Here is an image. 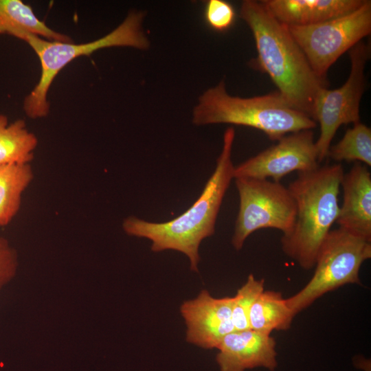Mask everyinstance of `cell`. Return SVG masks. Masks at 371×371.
<instances>
[{
  "label": "cell",
  "instance_id": "cell-1",
  "mask_svg": "<svg viewBox=\"0 0 371 371\" xmlns=\"http://www.w3.org/2000/svg\"><path fill=\"white\" fill-rule=\"evenodd\" d=\"M240 17L255 40L258 56L252 65L268 74L291 105L313 119L315 97L327 87L326 80L315 74L286 25L261 1H243Z\"/></svg>",
  "mask_w": 371,
  "mask_h": 371
},
{
  "label": "cell",
  "instance_id": "cell-2",
  "mask_svg": "<svg viewBox=\"0 0 371 371\" xmlns=\"http://www.w3.org/2000/svg\"><path fill=\"white\" fill-rule=\"evenodd\" d=\"M234 137V128L228 127L223 135L222 150L214 172L198 199L186 212L164 223L129 216L123 222L124 231L129 236L150 240L154 252L171 249L184 254L189 258L190 269L198 272L199 245L204 238L214 234L223 199L234 179L232 160Z\"/></svg>",
  "mask_w": 371,
  "mask_h": 371
},
{
  "label": "cell",
  "instance_id": "cell-3",
  "mask_svg": "<svg viewBox=\"0 0 371 371\" xmlns=\"http://www.w3.org/2000/svg\"><path fill=\"white\" fill-rule=\"evenodd\" d=\"M344 174L341 164L319 166L298 172L287 187L295 201L296 217L291 231L282 235L281 246L303 269L314 267L319 249L337 221Z\"/></svg>",
  "mask_w": 371,
  "mask_h": 371
},
{
  "label": "cell",
  "instance_id": "cell-4",
  "mask_svg": "<svg viewBox=\"0 0 371 371\" xmlns=\"http://www.w3.org/2000/svg\"><path fill=\"white\" fill-rule=\"evenodd\" d=\"M195 125L231 124L260 130L271 140L303 130H313L317 123L291 105L277 91L251 98L227 93L224 80L207 90L193 111Z\"/></svg>",
  "mask_w": 371,
  "mask_h": 371
},
{
  "label": "cell",
  "instance_id": "cell-5",
  "mask_svg": "<svg viewBox=\"0 0 371 371\" xmlns=\"http://www.w3.org/2000/svg\"><path fill=\"white\" fill-rule=\"evenodd\" d=\"M144 14L131 12L115 30L95 41L74 44L72 42L49 41L30 35L27 43L38 56L41 63V78L31 93L26 96L23 109L32 119L45 117L49 110L47 101L49 89L57 74L68 63L81 56H89L95 51L111 47H132L146 49L150 45L142 30Z\"/></svg>",
  "mask_w": 371,
  "mask_h": 371
},
{
  "label": "cell",
  "instance_id": "cell-6",
  "mask_svg": "<svg viewBox=\"0 0 371 371\" xmlns=\"http://www.w3.org/2000/svg\"><path fill=\"white\" fill-rule=\"evenodd\" d=\"M371 258V242L340 228L331 229L317 254L308 283L286 302L295 316L328 292L347 284H361L359 270Z\"/></svg>",
  "mask_w": 371,
  "mask_h": 371
},
{
  "label": "cell",
  "instance_id": "cell-7",
  "mask_svg": "<svg viewBox=\"0 0 371 371\" xmlns=\"http://www.w3.org/2000/svg\"><path fill=\"white\" fill-rule=\"evenodd\" d=\"M239 195V210L232 238L240 250L255 231L276 229L282 235L289 233L295 223L296 207L288 188L269 179L235 178Z\"/></svg>",
  "mask_w": 371,
  "mask_h": 371
},
{
  "label": "cell",
  "instance_id": "cell-8",
  "mask_svg": "<svg viewBox=\"0 0 371 371\" xmlns=\"http://www.w3.org/2000/svg\"><path fill=\"white\" fill-rule=\"evenodd\" d=\"M306 56L312 69L326 79L331 65L371 32V1L356 10L311 25H286Z\"/></svg>",
  "mask_w": 371,
  "mask_h": 371
},
{
  "label": "cell",
  "instance_id": "cell-9",
  "mask_svg": "<svg viewBox=\"0 0 371 371\" xmlns=\"http://www.w3.org/2000/svg\"><path fill=\"white\" fill-rule=\"evenodd\" d=\"M370 55V45L359 42L349 50L350 71L339 88H322L317 93L313 119L319 124L315 145L318 162L326 157L330 143L340 126L360 122L359 106L365 90V67Z\"/></svg>",
  "mask_w": 371,
  "mask_h": 371
},
{
  "label": "cell",
  "instance_id": "cell-10",
  "mask_svg": "<svg viewBox=\"0 0 371 371\" xmlns=\"http://www.w3.org/2000/svg\"><path fill=\"white\" fill-rule=\"evenodd\" d=\"M319 166L313 130L289 133L258 155L234 166L235 178L272 179L280 182L293 171L304 172Z\"/></svg>",
  "mask_w": 371,
  "mask_h": 371
},
{
  "label": "cell",
  "instance_id": "cell-11",
  "mask_svg": "<svg viewBox=\"0 0 371 371\" xmlns=\"http://www.w3.org/2000/svg\"><path fill=\"white\" fill-rule=\"evenodd\" d=\"M234 297H214L202 290L183 302L180 313L186 325V341L205 349L216 348L224 337L235 330L232 322Z\"/></svg>",
  "mask_w": 371,
  "mask_h": 371
},
{
  "label": "cell",
  "instance_id": "cell-12",
  "mask_svg": "<svg viewBox=\"0 0 371 371\" xmlns=\"http://www.w3.org/2000/svg\"><path fill=\"white\" fill-rule=\"evenodd\" d=\"M276 340L251 328L234 330L217 346L216 360L221 371H245L263 368L274 371L278 366Z\"/></svg>",
  "mask_w": 371,
  "mask_h": 371
},
{
  "label": "cell",
  "instance_id": "cell-13",
  "mask_svg": "<svg viewBox=\"0 0 371 371\" xmlns=\"http://www.w3.org/2000/svg\"><path fill=\"white\" fill-rule=\"evenodd\" d=\"M341 187L343 202L336 223L339 228L371 242V174L357 162L344 173Z\"/></svg>",
  "mask_w": 371,
  "mask_h": 371
},
{
  "label": "cell",
  "instance_id": "cell-14",
  "mask_svg": "<svg viewBox=\"0 0 371 371\" xmlns=\"http://www.w3.org/2000/svg\"><path fill=\"white\" fill-rule=\"evenodd\" d=\"M271 14L286 25H311L348 14L364 0H265Z\"/></svg>",
  "mask_w": 371,
  "mask_h": 371
},
{
  "label": "cell",
  "instance_id": "cell-15",
  "mask_svg": "<svg viewBox=\"0 0 371 371\" xmlns=\"http://www.w3.org/2000/svg\"><path fill=\"white\" fill-rule=\"evenodd\" d=\"M0 34L23 41L34 35L49 41L72 42L67 35L49 28L36 17L30 5L21 0H0Z\"/></svg>",
  "mask_w": 371,
  "mask_h": 371
},
{
  "label": "cell",
  "instance_id": "cell-16",
  "mask_svg": "<svg viewBox=\"0 0 371 371\" xmlns=\"http://www.w3.org/2000/svg\"><path fill=\"white\" fill-rule=\"evenodd\" d=\"M294 317L286 299L280 292L264 290L250 309L249 327L259 333L270 335L273 330H288Z\"/></svg>",
  "mask_w": 371,
  "mask_h": 371
},
{
  "label": "cell",
  "instance_id": "cell-17",
  "mask_svg": "<svg viewBox=\"0 0 371 371\" xmlns=\"http://www.w3.org/2000/svg\"><path fill=\"white\" fill-rule=\"evenodd\" d=\"M33 178L30 164L0 166V227L9 224L18 213L22 194Z\"/></svg>",
  "mask_w": 371,
  "mask_h": 371
},
{
  "label": "cell",
  "instance_id": "cell-18",
  "mask_svg": "<svg viewBox=\"0 0 371 371\" xmlns=\"http://www.w3.org/2000/svg\"><path fill=\"white\" fill-rule=\"evenodd\" d=\"M38 144L36 136L29 131L23 120L9 124L0 114V166L11 164H30Z\"/></svg>",
  "mask_w": 371,
  "mask_h": 371
},
{
  "label": "cell",
  "instance_id": "cell-19",
  "mask_svg": "<svg viewBox=\"0 0 371 371\" xmlns=\"http://www.w3.org/2000/svg\"><path fill=\"white\" fill-rule=\"evenodd\" d=\"M327 157L336 161H357L371 166V129L360 122L353 124L342 139L330 146Z\"/></svg>",
  "mask_w": 371,
  "mask_h": 371
},
{
  "label": "cell",
  "instance_id": "cell-20",
  "mask_svg": "<svg viewBox=\"0 0 371 371\" xmlns=\"http://www.w3.org/2000/svg\"><path fill=\"white\" fill-rule=\"evenodd\" d=\"M265 280L256 279L253 274H249L245 283L238 289L234 296L232 307V322L235 330L249 329V315L250 309L265 290Z\"/></svg>",
  "mask_w": 371,
  "mask_h": 371
},
{
  "label": "cell",
  "instance_id": "cell-21",
  "mask_svg": "<svg viewBox=\"0 0 371 371\" xmlns=\"http://www.w3.org/2000/svg\"><path fill=\"white\" fill-rule=\"evenodd\" d=\"M236 16L233 5L226 1L209 0L205 3L204 21L214 31L224 32L229 30L234 24Z\"/></svg>",
  "mask_w": 371,
  "mask_h": 371
},
{
  "label": "cell",
  "instance_id": "cell-22",
  "mask_svg": "<svg viewBox=\"0 0 371 371\" xmlns=\"http://www.w3.org/2000/svg\"><path fill=\"white\" fill-rule=\"evenodd\" d=\"M18 267L16 250L0 235V290L15 276Z\"/></svg>",
  "mask_w": 371,
  "mask_h": 371
}]
</instances>
